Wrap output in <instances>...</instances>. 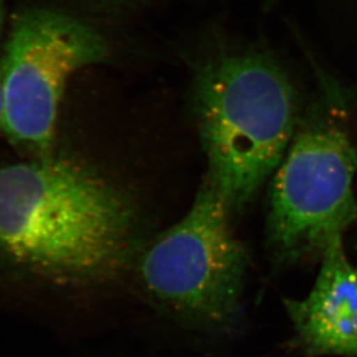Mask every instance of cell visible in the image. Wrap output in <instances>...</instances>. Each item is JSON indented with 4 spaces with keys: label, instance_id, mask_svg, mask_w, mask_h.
Instances as JSON below:
<instances>
[{
    "label": "cell",
    "instance_id": "3957f363",
    "mask_svg": "<svg viewBox=\"0 0 357 357\" xmlns=\"http://www.w3.org/2000/svg\"><path fill=\"white\" fill-rule=\"evenodd\" d=\"M339 101L317 102L274 172L268 241L275 258H321L357 220V149Z\"/></svg>",
    "mask_w": 357,
    "mask_h": 357
},
{
    "label": "cell",
    "instance_id": "ba28073f",
    "mask_svg": "<svg viewBox=\"0 0 357 357\" xmlns=\"http://www.w3.org/2000/svg\"><path fill=\"white\" fill-rule=\"evenodd\" d=\"M1 7H3V0H0V17H1Z\"/></svg>",
    "mask_w": 357,
    "mask_h": 357
},
{
    "label": "cell",
    "instance_id": "52a82bcc",
    "mask_svg": "<svg viewBox=\"0 0 357 357\" xmlns=\"http://www.w3.org/2000/svg\"><path fill=\"white\" fill-rule=\"evenodd\" d=\"M3 73H1V59H0V122L3 117Z\"/></svg>",
    "mask_w": 357,
    "mask_h": 357
},
{
    "label": "cell",
    "instance_id": "6da1fadb",
    "mask_svg": "<svg viewBox=\"0 0 357 357\" xmlns=\"http://www.w3.org/2000/svg\"><path fill=\"white\" fill-rule=\"evenodd\" d=\"M134 209L80 162L55 155L0 169V260L61 287L106 281L128 257Z\"/></svg>",
    "mask_w": 357,
    "mask_h": 357
},
{
    "label": "cell",
    "instance_id": "8992f818",
    "mask_svg": "<svg viewBox=\"0 0 357 357\" xmlns=\"http://www.w3.org/2000/svg\"><path fill=\"white\" fill-rule=\"evenodd\" d=\"M320 260L309 295L287 299L285 310L309 356H357V269L344 239L331 245Z\"/></svg>",
    "mask_w": 357,
    "mask_h": 357
},
{
    "label": "cell",
    "instance_id": "5b68a950",
    "mask_svg": "<svg viewBox=\"0 0 357 357\" xmlns=\"http://www.w3.org/2000/svg\"><path fill=\"white\" fill-rule=\"evenodd\" d=\"M107 56L102 36L76 17L47 10L21 14L1 59L0 129L7 139L36 158L54 155L66 84L77 71Z\"/></svg>",
    "mask_w": 357,
    "mask_h": 357
},
{
    "label": "cell",
    "instance_id": "7a4b0ae2",
    "mask_svg": "<svg viewBox=\"0 0 357 357\" xmlns=\"http://www.w3.org/2000/svg\"><path fill=\"white\" fill-rule=\"evenodd\" d=\"M192 109L208 178L232 213L243 209L276 171L298 126L291 82L261 56H224L196 76Z\"/></svg>",
    "mask_w": 357,
    "mask_h": 357
},
{
    "label": "cell",
    "instance_id": "277c9868",
    "mask_svg": "<svg viewBox=\"0 0 357 357\" xmlns=\"http://www.w3.org/2000/svg\"><path fill=\"white\" fill-rule=\"evenodd\" d=\"M232 210L209 178L188 213L160 234L139 262L145 292L185 323L225 330L237 319L248 253Z\"/></svg>",
    "mask_w": 357,
    "mask_h": 357
}]
</instances>
